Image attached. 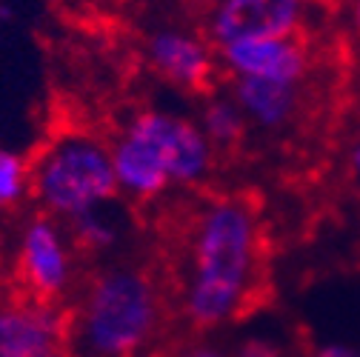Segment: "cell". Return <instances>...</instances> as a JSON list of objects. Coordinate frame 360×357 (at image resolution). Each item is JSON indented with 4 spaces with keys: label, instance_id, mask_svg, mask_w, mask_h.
Listing matches in <instances>:
<instances>
[{
    "label": "cell",
    "instance_id": "6da1fadb",
    "mask_svg": "<svg viewBox=\"0 0 360 357\" xmlns=\"http://www.w3.org/2000/svg\"><path fill=\"white\" fill-rule=\"evenodd\" d=\"M266 235L243 195H212L189 217L177 272V315L209 335L240 320L263 286Z\"/></svg>",
    "mask_w": 360,
    "mask_h": 357
},
{
    "label": "cell",
    "instance_id": "7a4b0ae2",
    "mask_svg": "<svg viewBox=\"0 0 360 357\" xmlns=\"http://www.w3.org/2000/svg\"><path fill=\"white\" fill-rule=\"evenodd\" d=\"M120 197L155 203L174 189H200L217 166V152L195 117L160 106L138 109L109 141Z\"/></svg>",
    "mask_w": 360,
    "mask_h": 357
},
{
    "label": "cell",
    "instance_id": "3957f363",
    "mask_svg": "<svg viewBox=\"0 0 360 357\" xmlns=\"http://www.w3.org/2000/svg\"><path fill=\"white\" fill-rule=\"evenodd\" d=\"M166 320V294L146 266L109 263L89 275L69 311L80 357H141Z\"/></svg>",
    "mask_w": 360,
    "mask_h": 357
},
{
    "label": "cell",
    "instance_id": "277c9868",
    "mask_svg": "<svg viewBox=\"0 0 360 357\" xmlns=\"http://www.w3.org/2000/svg\"><path fill=\"white\" fill-rule=\"evenodd\" d=\"M117 197L112 146L95 131L66 129L32 157V200L66 226Z\"/></svg>",
    "mask_w": 360,
    "mask_h": 357
},
{
    "label": "cell",
    "instance_id": "5b68a950",
    "mask_svg": "<svg viewBox=\"0 0 360 357\" xmlns=\"http://www.w3.org/2000/svg\"><path fill=\"white\" fill-rule=\"evenodd\" d=\"M77 257L80 252L72 243L66 223L43 212L29 214L20 223L12 252V278L18 294L46 306H63L72 294H77Z\"/></svg>",
    "mask_w": 360,
    "mask_h": 357
},
{
    "label": "cell",
    "instance_id": "8992f818",
    "mask_svg": "<svg viewBox=\"0 0 360 357\" xmlns=\"http://www.w3.org/2000/svg\"><path fill=\"white\" fill-rule=\"evenodd\" d=\"M143 55L152 72L184 95H212L217 77L223 74L214 43L200 32V26L192 29L169 23L152 29L143 43Z\"/></svg>",
    "mask_w": 360,
    "mask_h": 357
},
{
    "label": "cell",
    "instance_id": "52a82bcc",
    "mask_svg": "<svg viewBox=\"0 0 360 357\" xmlns=\"http://www.w3.org/2000/svg\"><path fill=\"white\" fill-rule=\"evenodd\" d=\"M311 0H209L200 32L214 49L249 37L306 34Z\"/></svg>",
    "mask_w": 360,
    "mask_h": 357
},
{
    "label": "cell",
    "instance_id": "ba28073f",
    "mask_svg": "<svg viewBox=\"0 0 360 357\" xmlns=\"http://www.w3.org/2000/svg\"><path fill=\"white\" fill-rule=\"evenodd\" d=\"M69 311L18 292L0 294V357H66Z\"/></svg>",
    "mask_w": 360,
    "mask_h": 357
},
{
    "label": "cell",
    "instance_id": "9c48e42d",
    "mask_svg": "<svg viewBox=\"0 0 360 357\" xmlns=\"http://www.w3.org/2000/svg\"><path fill=\"white\" fill-rule=\"evenodd\" d=\"M220 72L226 80H278L309 83L314 69V52L306 34L292 37H249L217 49Z\"/></svg>",
    "mask_w": 360,
    "mask_h": 357
},
{
    "label": "cell",
    "instance_id": "30bf717a",
    "mask_svg": "<svg viewBox=\"0 0 360 357\" xmlns=\"http://www.w3.org/2000/svg\"><path fill=\"white\" fill-rule=\"evenodd\" d=\"M226 92L240 106L249 131L260 135H283L306 109V83H278V80H226Z\"/></svg>",
    "mask_w": 360,
    "mask_h": 357
},
{
    "label": "cell",
    "instance_id": "8fae6325",
    "mask_svg": "<svg viewBox=\"0 0 360 357\" xmlns=\"http://www.w3.org/2000/svg\"><path fill=\"white\" fill-rule=\"evenodd\" d=\"M200 112H198V126L206 135V141L212 143V149L220 155H229L235 149L243 146V141L249 138V123L240 112V106L232 100V95L226 89H214L212 95L200 98Z\"/></svg>",
    "mask_w": 360,
    "mask_h": 357
},
{
    "label": "cell",
    "instance_id": "7c38bea8",
    "mask_svg": "<svg viewBox=\"0 0 360 357\" xmlns=\"http://www.w3.org/2000/svg\"><path fill=\"white\" fill-rule=\"evenodd\" d=\"M69 235H72V243L80 254H106L112 252L120 238H123V229H120V220L106 209H98V212H89L83 214L80 220L69 223Z\"/></svg>",
    "mask_w": 360,
    "mask_h": 357
},
{
    "label": "cell",
    "instance_id": "4fadbf2b",
    "mask_svg": "<svg viewBox=\"0 0 360 357\" xmlns=\"http://www.w3.org/2000/svg\"><path fill=\"white\" fill-rule=\"evenodd\" d=\"M32 200V157L0 146V212H18Z\"/></svg>",
    "mask_w": 360,
    "mask_h": 357
},
{
    "label": "cell",
    "instance_id": "5bb4252c",
    "mask_svg": "<svg viewBox=\"0 0 360 357\" xmlns=\"http://www.w3.org/2000/svg\"><path fill=\"white\" fill-rule=\"evenodd\" d=\"M229 357H286V351L275 337L249 335L235 349H229Z\"/></svg>",
    "mask_w": 360,
    "mask_h": 357
},
{
    "label": "cell",
    "instance_id": "9a60e30c",
    "mask_svg": "<svg viewBox=\"0 0 360 357\" xmlns=\"http://www.w3.org/2000/svg\"><path fill=\"white\" fill-rule=\"evenodd\" d=\"M309 357H360V346L346 340H323L318 346H311Z\"/></svg>",
    "mask_w": 360,
    "mask_h": 357
},
{
    "label": "cell",
    "instance_id": "2e32d148",
    "mask_svg": "<svg viewBox=\"0 0 360 357\" xmlns=\"http://www.w3.org/2000/svg\"><path fill=\"white\" fill-rule=\"evenodd\" d=\"M172 357H229V349H223L212 340H195L184 349H177Z\"/></svg>",
    "mask_w": 360,
    "mask_h": 357
},
{
    "label": "cell",
    "instance_id": "e0dca14e",
    "mask_svg": "<svg viewBox=\"0 0 360 357\" xmlns=\"http://www.w3.org/2000/svg\"><path fill=\"white\" fill-rule=\"evenodd\" d=\"M343 15H346V26L349 32L360 40V0H343Z\"/></svg>",
    "mask_w": 360,
    "mask_h": 357
},
{
    "label": "cell",
    "instance_id": "ac0fdd59",
    "mask_svg": "<svg viewBox=\"0 0 360 357\" xmlns=\"http://www.w3.org/2000/svg\"><path fill=\"white\" fill-rule=\"evenodd\" d=\"M349 171H352V181H354L357 197H360V138L349 146Z\"/></svg>",
    "mask_w": 360,
    "mask_h": 357
},
{
    "label": "cell",
    "instance_id": "d6986e66",
    "mask_svg": "<svg viewBox=\"0 0 360 357\" xmlns=\"http://www.w3.org/2000/svg\"><path fill=\"white\" fill-rule=\"evenodd\" d=\"M318 4H329V6H340L343 0H318Z\"/></svg>",
    "mask_w": 360,
    "mask_h": 357
}]
</instances>
